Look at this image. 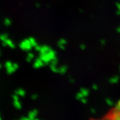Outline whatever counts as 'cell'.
I'll use <instances>...</instances> for the list:
<instances>
[{"mask_svg": "<svg viewBox=\"0 0 120 120\" xmlns=\"http://www.w3.org/2000/svg\"><path fill=\"white\" fill-rule=\"evenodd\" d=\"M99 120H120V106L113 108Z\"/></svg>", "mask_w": 120, "mask_h": 120, "instance_id": "obj_1", "label": "cell"}, {"mask_svg": "<svg viewBox=\"0 0 120 120\" xmlns=\"http://www.w3.org/2000/svg\"><path fill=\"white\" fill-rule=\"evenodd\" d=\"M5 67L6 68L7 73L8 74H12L18 69V65L17 64H13L10 61H8L5 64Z\"/></svg>", "mask_w": 120, "mask_h": 120, "instance_id": "obj_2", "label": "cell"}, {"mask_svg": "<svg viewBox=\"0 0 120 120\" xmlns=\"http://www.w3.org/2000/svg\"><path fill=\"white\" fill-rule=\"evenodd\" d=\"M19 47L22 50H24V51H29L33 48L29 39H24L23 41H22L19 44Z\"/></svg>", "mask_w": 120, "mask_h": 120, "instance_id": "obj_3", "label": "cell"}, {"mask_svg": "<svg viewBox=\"0 0 120 120\" xmlns=\"http://www.w3.org/2000/svg\"><path fill=\"white\" fill-rule=\"evenodd\" d=\"M13 105H14V107L17 109H21L22 108V103L19 101V96L17 95H13Z\"/></svg>", "mask_w": 120, "mask_h": 120, "instance_id": "obj_4", "label": "cell"}, {"mask_svg": "<svg viewBox=\"0 0 120 120\" xmlns=\"http://www.w3.org/2000/svg\"><path fill=\"white\" fill-rule=\"evenodd\" d=\"M43 64H44V63H43V61L41 60L40 58H38V59H36L34 61V67L35 69H39L41 68V67H43Z\"/></svg>", "mask_w": 120, "mask_h": 120, "instance_id": "obj_5", "label": "cell"}, {"mask_svg": "<svg viewBox=\"0 0 120 120\" xmlns=\"http://www.w3.org/2000/svg\"><path fill=\"white\" fill-rule=\"evenodd\" d=\"M38 111H37L36 109H34V110L31 111V112L28 113V116H27V117L30 118V120H32L37 117V116H38Z\"/></svg>", "mask_w": 120, "mask_h": 120, "instance_id": "obj_6", "label": "cell"}, {"mask_svg": "<svg viewBox=\"0 0 120 120\" xmlns=\"http://www.w3.org/2000/svg\"><path fill=\"white\" fill-rule=\"evenodd\" d=\"M3 43H5V45H7V46H8L9 47H10V48H15V44L13 42V41L12 40H11V39H9V38H8L5 41H4Z\"/></svg>", "mask_w": 120, "mask_h": 120, "instance_id": "obj_7", "label": "cell"}, {"mask_svg": "<svg viewBox=\"0 0 120 120\" xmlns=\"http://www.w3.org/2000/svg\"><path fill=\"white\" fill-rule=\"evenodd\" d=\"M34 58L35 56L34 53H28L27 55V57H26V60L28 62H31V61H32V60H34Z\"/></svg>", "mask_w": 120, "mask_h": 120, "instance_id": "obj_8", "label": "cell"}, {"mask_svg": "<svg viewBox=\"0 0 120 120\" xmlns=\"http://www.w3.org/2000/svg\"><path fill=\"white\" fill-rule=\"evenodd\" d=\"M15 94L17 95L18 96H22V97H23L25 96L26 95V91L22 89H19L15 91Z\"/></svg>", "mask_w": 120, "mask_h": 120, "instance_id": "obj_9", "label": "cell"}, {"mask_svg": "<svg viewBox=\"0 0 120 120\" xmlns=\"http://www.w3.org/2000/svg\"><path fill=\"white\" fill-rule=\"evenodd\" d=\"M29 40H30V43H31L33 47H35V46H37L38 45V43H37V41H36V40L34 38H29Z\"/></svg>", "mask_w": 120, "mask_h": 120, "instance_id": "obj_10", "label": "cell"}, {"mask_svg": "<svg viewBox=\"0 0 120 120\" xmlns=\"http://www.w3.org/2000/svg\"><path fill=\"white\" fill-rule=\"evenodd\" d=\"M4 24L5 25V26L9 27V26H10L11 25V21L9 19H8V18H6L4 20Z\"/></svg>", "mask_w": 120, "mask_h": 120, "instance_id": "obj_11", "label": "cell"}, {"mask_svg": "<svg viewBox=\"0 0 120 120\" xmlns=\"http://www.w3.org/2000/svg\"><path fill=\"white\" fill-rule=\"evenodd\" d=\"M8 38V36L7 34H1L0 35V39L1 40L2 42L5 41Z\"/></svg>", "mask_w": 120, "mask_h": 120, "instance_id": "obj_12", "label": "cell"}, {"mask_svg": "<svg viewBox=\"0 0 120 120\" xmlns=\"http://www.w3.org/2000/svg\"><path fill=\"white\" fill-rule=\"evenodd\" d=\"M19 120H30L28 117H22L21 119H19Z\"/></svg>", "mask_w": 120, "mask_h": 120, "instance_id": "obj_13", "label": "cell"}, {"mask_svg": "<svg viewBox=\"0 0 120 120\" xmlns=\"http://www.w3.org/2000/svg\"><path fill=\"white\" fill-rule=\"evenodd\" d=\"M38 98V95H31V98L34 99H36Z\"/></svg>", "mask_w": 120, "mask_h": 120, "instance_id": "obj_14", "label": "cell"}, {"mask_svg": "<svg viewBox=\"0 0 120 120\" xmlns=\"http://www.w3.org/2000/svg\"><path fill=\"white\" fill-rule=\"evenodd\" d=\"M40 120L39 119H38V118H37V117H35V118H34V120Z\"/></svg>", "mask_w": 120, "mask_h": 120, "instance_id": "obj_15", "label": "cell"}, {"mask_svg": "<svg viewBox=\"0 0 120 120\" xmlns=\"http://www.w3.org/2000/svg\"><path fill=\"white\" fill-rule=\"evenodd\" d=\"M0 120H1V116H0Z\"/></svg>", "mask_w": 120, "mask_h": 120, "instance_id": "obj_16", "label": "cell"}, {"mask_svg": "<svg viewBox=\"0 0 120 120\" xmlns=\"http://www.w3.org/2000/svg\"><path fill=\"white\" fill-rule=\"evenodd\" d=\"M0 55H1V50H0Z\"/></svg>", "mask_w": 120, "mask_h": 120, "instance_id": "obj_17", "label": "cell"}, {"mask_svg": "<svg viewBox=\"0 0 120 120\" xmlns=\"http://www.w3.org/2000/svg\"><path fill=\"white\" fill-rule=\"evenodd\" d=\"M0 68H1V65H0Z\"/></svg>", "mask_w": 120, "mask_h": 120, "instance_id": "obj_18", "label": "cell"}]
</instances>
